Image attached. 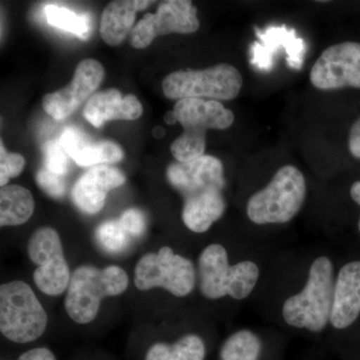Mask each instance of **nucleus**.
I'll list each match as a JSON object with an SVG mask.
<instances>
[{
  "mask_svg": "<svg viewBox=\"0 0 360 360\" xmlns=\"http://www.w3.org/2000/svg\"><path fill=\"white\" fill-rule=\"evenodd\" d=\"M104 77V68L96 59L80 61L70 84L52 94H45L42 108L54 120L68 117L98 89Z\"/></svg>",
  "mask_w": 360,
  "mask_h": 360,
  "instance_id": "13",
  "label": "nucleus"
},
{
  "mask_svg": "<svg viewBox=\"0 0 360 360\" xmlns=\"http://www.w3.org/2000/svg\"><path fill=\"white\" fill-rule=\"evenodd\" d=\"M198 279L201 293L207 300L231 296L243 300L255 290L260 269L255 262L243 260L231 265L224 245L206 246L198 258Z\"/></svg>",
  "mask_w": 360,
  "mask_h": 360,
  "instance_id": "2",
  "label": "nucleus"
},
{
  "mask_svg": "<svg viewBox=\"0 0 360 360\" xmlns=\"http://www.w3.org/2000/svg\"><path fill=\"white\" fill-rule=\"evenodd\" d=\"M165 122H167L168 125L175 124L177 122L176 115H175L174 110L167 111L165 115Z\"/></svg>",
  "mask_w": 360,
  "mask_h": 360,
  "instance_id": "32",
  "label": "nucleus"
},
{
  "mask_svg": "<svg viewBox=\"0 0 360 360\" xmlns=\"http://www.w3.org/2000/svg\"><path fill=\"white\" fill-rule=\"evenodd\" d=\"M25 167V160L18 153H7L1 142L0 146V186H6L9 179L18 176Z\"/></svg>",
  "mask_w": 360,
  "mask_h": 360,
  "instance_id": "26",
  "label": "nucleus"
},
{
  "mask_svg": "<svg viewBox=\"0 0 360 360\" xmlns=\"http://www.w3.org/2000/svg\"><path fill=\"white\" fill-rule=\"evenodd\" d=\"M174 111L184 134L172 142L170 151L175 160L180 162L205 155L208 129H227L234 122L233 112L219 101L180 99L175 103Z\"/></svg>",
  "mask_w": 360,
  "mask_h": 360,
  "instance_id": "5",
  "label": "nucleus"
},
{
  "mask_svg": "<svg viewBox=\"0 0 360 360\" xmlns=\"http://www.w3.org/2000/svg\"><path fill=\"white\" fill-rule=\"evenodd\" d=\"M335 266L330 258H315L307 283L300 292L284 302L281 314L286 324L310 333H322L330 323L335 285Z\"/></svg>",
  "mask_w": 360,
  "mask_h": 360,
  "instance_id": "1",
  "label": "nucleus"
},
{
  "mask_svg": "<svg viewBox=\"0 0 360 360\" xmlns=\"http://www.w3.org/2000/svg\"><path fill=\"white\" fill-rule=\"evenodd\" d=\"M153 136L156 137V139H162L165 134V130L163 127H156L153 130Z\"/></svg>",
  "mask_w": 360,
  "mask_h": 360,
  "instance_id": "33",
  "label": "nucleus"
},
{
  "mask_svg": "<svg viewBox=\"0 0 360 360\" xmlns=\"http://www.w3.org/2000/svg\"><path fill=\"white\" fill-rule=\"evenodd\" d=\"M153 1L115 0L104 8L101 20V37L106 44L117 46L134 30L137 11L148 8Z\"/></svg>",
  "mask_w": 360,
  "mask_h": 360,
  "instance_id": "19",
  "label": "nucleus"
},
{
  "mask_svg": "<svg viewBox=\"0 0 360 360\" xmlns=\"http://www.w3.org/2000/svg\"><path fill=\"white\" fill-rule=\"evenodd\" d=\"M307 191L302 172L293 165H284L266 186L251 195L246 214L257 225L286 224L302 210Z\"/></svg>",
  "mask_w": 360,
  "mask_h": 360,
  "instance_id": "3",
  "label": "nucleus"
},
{
  "mask_svg": "<svg viewBox=\"0 0 360 360\" xmlns=\"http://www.w3.org/2000/svg\"><path fill=\"white\" fill-rule=\"evenodd\" d=\"M37 186L47 195L52 198H63L66 193V182L61 175L49 172L45 168H41L35 175Z\"/></svg>",
  "mask_w": 360,
  "mask_h": 360,
  "instance_id": "27",
  "label": "nucleus"
},
{
  "mask_svg": "<svg viewBox=\"0 0 360 360\" xmlns=\"http://www.w3.org/2000/svg\"><path fill=\"white\" fill-rule=\"evenodd\" d=\"M350 196H352V200L357 205H360V181L354 182L352 187H350ZM359 231L360 232V217L359 219Z\"/></svg>",
  "mask_w": 360,
  "mask_h": 360,
  "instance_id": "31",
  "label": "nucleus"
},
{
  "mask_svg": "<svg viewBox=\"0 0 360 360\" xmlns=\"http://www.w3.org/2000/svg\"><path fill=\"white\" fill-rule=\"evenodd\" d=\"M262 342L257 335L248 329H241L224 341L219 352L220 360H258Z\"/></svg>",
  "mask_w": 360,
  "mask_h": 360,
  "instance_id": "22",
  "label": "nucleus"
},
{
  "mask_svg": "<svg viewBox=\"0 0 360 360\" xmlns=\"http://www.w3.org/2000/svg\"><path fill=\"white\" fill-rule=\"evenodd\" d=\"M200 22L198 9L188 0H167L161 2L155 14L148 13L130 33V44L134 49L148 47L161 35L198 32Z\"/></svg>",
  "mask_w": 360,
  "mask_h": 360,
  "instance_id": "10",
  "label": "nucleus"
},
{
  "mask_svg": "<svg viewBox=\"0 0 360 360\" xmlns=\"http://www.w3.org/2000/svg\"><path fill=\"white\" fill-rule=\"evenodd\" d=\"M47 314L32 288L15 281L0 286V330L7 340L28 343L44 335Z\"/></svg>",
  "mask_w": 360,
  "mask_h": 360,
  "instance_id": "6",
  "label": "nucleus"
},
{
  "mask_svg": "<svg viewBox=\"0 0 360 360\" xmlns=\"http://www.w3.org/2000/svg\"><path fill=\"white\" fill-rule=\"evenodd\" d=\"M34 212L32 193L20 186H6L0 191V225L18 226L25 224Z\"/></svg>",
  "mask_w": 360,
  "mask_h": 360,
  "instance_id": "20",
  "label": "nucleus"
},
{
  "mask_svg": "<svg viewBox=\"0 0 360 360\" xmlns=\"http://www.w3.org/2000/svg\"><path fill=\"white\" fill-rule=\"evenodd\" d=\"M143 108L134 94L123 96L118 89L96 92L85 103L84 116L94 127H103L108 120H134L141 117Z\"/></svg>",
  "mask_w": 360,
  "mask_h": 360,
  "instance_id": "17",
  "label": "nucleus"
},
{
  "mask_svg": "<svg viewBox=\"0 0 360 360\" xmlns=\"http://www.w3.org/2000/svg\"><path fill=\"white\" fill-rule=\"evenodd\" d=\"M360 315V260L343 265L335 278L330 326L349 328Z\"/></svg>",
  "mask_w": 360,
  "mask_h": 360,
  "instance_id": "16",
  "label": "nucleus"
},
{
  "mask_svg": "<svg viewBox=\"0 0 360 360\" xmlns=\"http://www.w3.org/2000/svg\"><path fill=\"white\" fill-rule=\"evenodd\" d=\"M123 229L129 232V236H141L146 229V220L143 213L136 208H130L122 213L118 219Z\"/></svg>",
  "mask_w": 360,
  "mask_h": 360,
  "instance_id": "28",
  "label": "nucleus"
},
{
  "mask_svg": "<svg viewBox=\"0 0 360 360\" xmlns=\"http://www.w3.org/2000/svg\"><path fill=\"white\" fill-rule=\"evenodd\" d=\"M96 236L99 245L108 252H122L129 245V232L123 229L120 220L103 222L96 229Z\"/></svg>",
  "mask_w": 360,
  "mask_h": 360,
  "instance_id": "24",
  "label": "nucleus"
},
{
  "mask_svg": "<svg viewBox=\"0 0 360 360\" xmlns=\"http://www.w3.org/2000/svg\"><path fill=\"white\" fill-rule=\"evenodd\" d=\"M124 182L125 176L117 168L96 165L77 180L71 196L78 210L86 214H96L105 205L108 193Z\"/></svg>",
  "mask_w": 360,
  "mask_h": 360,
  "instance_id": "15",
  "label": "nucleus"
},
{
  "mask_svg": "<svg viewBox=\"0 0 360 360\" xmlns=\"http://www.w3.org/2000/svg\"><path fill=\"white\" fill-rule=\"evenodd\" d=\"M167 177L184 200L222 193L225 186L224 165L212 155H203L186 162L174 161L167 167Z\"/></svg>",
  "mask_w": 360,
  "mask_h": 360,
  "instance_id": "12",
  "label": "nucleus"
},
{
  "mask_svg": "<svg viewBox=\"0 0 360 360\" xmlns=\"http://www.w3.org/2000/svg\"><path fill=\"white\" fill-rule=\"evenodd\" d=\"M205 354L200 336L187 335L172 345L155 343L149 348L146 360H205Z\"/></svg>",
  "mask_w": 360,
  "mask_h": 360,
  "instance_id": "21",
  "label": "nucleus"
},
{
  "mask_svg": "<svg viewBox=\"0 0 360 360\" xmlns=\"http://www.w3.org/2000/svg\"><path fill=\"white\" fill-rule=\"evenodd\" d=\"M27 252L37 265L33 281L39 290L51 296L65 292L71 276L58 231L51 227L37 229L28 241Z\"/></svg>",
  "mask_w": 360,
  "mask_h": 360,
  "instance_id": "9",
  "label": "nucleus"
},
{
  "mask_svg": "<svg viewBox=\"0 0 360 360\" xmlns=\"http://www.w3.org/2000/svg\"><path fill=\"white\" fill-rule=\"evenodd\" d=\"M42 153L45 169L61 176L68 174L70 169V155L66 153L59 141L45 142Z\"/></svg>",
  "mask_w": 360,
  "mask_h": 360,
  "instance_id": "25",
  "label": "nucleus"
},
{
  "mask_svg": "<svg viewBox=\"0 0 360 360\" xmlns=\"http://www.w3.org/2000/svg\"><path fill=\"white\" fill-rule=\"evenodd\" d=\"M309 78L317 89H360V44L347 41L328 47L315 61Z\"/></svg>",
  "mask_w": 360,
  "mask_h": 360,
  "instance_id": "11",
  "label": "nucleus"
},
{
  "mask_svg": "<svg viewBox=\"0 0 360 360\" xmlns=\"http://www.w3.org/2000/svg\"><path fill=\"white\" fill-rule=\"evenodd\" d=\"M348 148L355 158L360 160V117L354 123L349 130Z\"/></svg>",
  "mask_w": 360,
  "mask_h": 360,
  "instance_id": "29",
  "label": "nucleus"
},
{
  "mask_svg": "<svg viewBox=\"0 0 360 360\" xmlns=\"http://www.w3.org/2000/svg\"><path fill=\"white\" fill-rule=\"evenodd\" d=\"M59 142L66 153L79 167H96L120 162L124 156L122 148L115 142H91L86 134L77 127H65L59 137Z\"/></svg>",
  "mask_w": 360,
  "mask_h": 360,
  "instance_id": "18",
  "label": "nucleus"
},
{
  "mask_svg": "<svg viewBox=\"0 0 360 360\" xmlns=\"http://www.w3.org/2000/svg\"><path fill=\"white\" fill-rule=\"evenodd\" d=\"M243 78L238 68L229 63L201 70H177L162 82L165 96L174 101L186 98H210L232 101L238 96Z\"/></svg>",
  "mask_w": 360,
  "mask_h": 360,
  "instance_id": "7",
  "label": "nucleus"
},
{
  "mask_svg": "<svg viewBox=\"0 0 360 360\" xmlns=\"http://www.w3.org/2000/svg\"><path fill=\"white\" fill-rule=\"evenodd\" d=\"M258 41L251 46L250 63L260 70L269 71L274 66L276 53L285 51L286 63L292 70H300L307 52L304 40L297 37L295 30H288L286 25L271 26L264 32L255 27Z\"/></svg>",
  "mask_w": 360,
  "mask_h": 360,
  "instance_id": "14",
  "label": "nucleus"
},
{
  "mask_svg": "<svg viewBox=\"0 0 360 360\" xmlns=\"http://www.w3.org/2000/svg\"><path fill=\"white\" fill-rule=\"evenodd\" d=\"M18 360H56L54 354L47 348L39 347L28 350L21 354Z\"/></svg>",
  "mask_w": 360,
  "mask_h": 360,
  "instance_id": "30",
  "label": "nucleus"
},
{
  "mask_svg": "<svg viewBox=\"0 0 360 360\" xmlns=\"http://www.w3.org/2000/svg\"><path fill=\"white\" fill-rule=\"evenodd\" d=\"M129 286V276L122 267L103 269L82 265L71 274L65 297V310L73 321L89 323L96 319L101 300L122 295Z\"/></svg>",
  "mask_w": 360,
  "mask_h": 360,
  "instance_id": "4",
  "label": "nucleus"
},
{
  "mask_svg": "<svg viewBox=\"0 0 360 360\" xmlns=\"http://www.w3.org/2000/svg\"><path fill=\"white\" fill-rule=\"evenodd\" d=\"M195 283L193 262L168 246L144 255L135 267L134 284L139 290L160 288L176 297H184L193 292Z\"/></svg>",
  "mask_w": 360,
  "mask_h": 360,
  "instance_id": "8",
  "label": "nucleus"
},
{
  "mask_svg": "<svg viewBox=\"0 0 360 360\" xmlns=\"http://www.w3.org/2000/svg\"><path fill=\"white\" fill-rule=\"evenodd\" d=\"M44 13L47 22L54 27L73 33L82 39L89 37V16L78 15L65 7L56 6L53 4L45 6Z\"/></svg>",
  "mask_w": 360,
  "mask_h": 360,
  "instance_id": "23",
  "label": "nucleus"
}]
</instances>
